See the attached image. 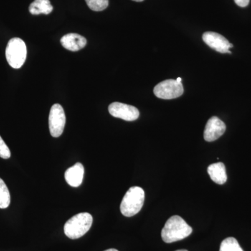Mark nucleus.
Instances as JSON below:
<instances>
[{
	"label": "nucleus",
	"mask_w": 251,
	"mask_h": 251,
	"mask_svg": "<svg viewBox=\"0 0 251 251\" xmlns=\"http://www.w3.org/2000/svg\"><path fill=\"white\" fill-rule=\"evenodd\" d=\"M84 173L85 169L82 163H75L74 166L71 167L66 171V181L72 187H78L83 181Z\"/></svg>",
	"instance_id": "nucleus-11"
},
{
	"label": "nucleus",
	"mask_w": 251,
	"mask_h": 251,
	"mask_svg": "<svg viewBox=\"0 0 251 251\" xmlns=\"http://www.w3.org/2000/svg\"><path fill=\"white\" fill-rule=\"evenodd\" d=\"M176 80L177 81V82H181V77H177V79H176Z\"/></svg>",
	"instance_id": "nucleus-20"
},
{
	"label": "nucleus",
	"mask_w": 251,
	"mask_h": 251,
	"mask_svg": "<svg viewBox=\"0 0 251 251\" xmlns=\"http://www.w3.org/2000/svg\"><path fill=\"white\" fill-rule=\"evenodd\" d=\"M193 229L182 218L173 216L167 221L162 229L161 237L163 242L171 244L182 240L192 233Z\"/></svg>",
	"instance_id": "nucleus-1"
},
{
	"label": "nucleus",
	"mask_w": 251,
	"mask_h": 251,
	"mask_svg": "<svg viewBox=\"0 0 251 251\" xmlns=\"http://www.w3.org/2000/svg\"><path fill=\"white\" fill-rule=\"evenodd\" d=\"M27 46L20 38H13L8 42L6 49V58L14 69L23 67L27 58Z\"/></svg>",
	"instance_id": "nucleus-4"
},
{
	"label": "nucleus",
	"mask_w": 251,
	"mask_h": 251,
	"mask_svg": "<svg viewBox=\"0 0 251 251\" xmlns=\"http://www.w3.org/2000/svg\"><path fill=\"white\" fill-rule=\"evenodd\" d=\"M202 39L206 45L215 50L217 52L221 53H232L229 49L233 48V45L229 44V41L224 36L218 33L206 31L203 34Z\"/></svg>",
	"instance_id": "nucleus-8"
},
{
	"label": "nucleus",
	"mask_w": 251,
	"mask_h": 251,
	"mask_svg": "<svg viewBox=\"0 0 251 251\" xmlns=\"http://www.w3.org/2000/svg\"><path fill=\"white\" fill-rule=\"evenodd\" d=\"M145 191L139 186H133L128 190L122 199L120 211L126 217H131L138 214L145 202Z\"/></svg>",
	"instance_id": "nucleus-3"
},
{
	"label": "nucleus",
	"mask_w": 251,
	"mask_h": 251,
	"mask_svg": "<svg viewBox=\"0 0 251 251\" xmlns=\"http://www.w3.org/2000/svg\"><path fill=\"white\" fill-rule=\"evenodd\" d=\"M11 203L9 188L4 181L0 178V209H6Z\"/></svg>",
	"instance_id": "nucleus-14"
},
{
	"label": "nucleus",
	"mask_w": 251,
	"mask_h": 251,
	"mask_svg": "<svg viewBox=\"0 0 251 251\" xmlns=\"http://www.w3.org/2000/svg\"><path fill=\"white\" fill-rule=\"evenodd\" d=\"M226 126L217 117H212L208 120L204 132V138L206 141L213 142L219 139L224 134Z\"/></svg>",
	"instance_id": "nucleus-9"
},
{
	"label": "nucleus",
	"mask_w": 251,
	"mask_h": 251,
	"mask_svg": "<svg viewBox=\"0 0 251 251\" xmlns=\"http://www.w3.org/2000/svg\"><path fill=\"white\" fill-rule=\"evenodd\" d=\"M207 172L211 179L216 184L222 185L227 181L226 166L221 162L210 165L208 167Z\"/></svg>",
	"instance_id": "nucleus-12"
},
{
	"label": "nucleus",
	"mask_w": 251,
	"mask_h": 251,
	"mask_svg": "<svg viewBox=\"0 0 251 251\" xmlns=\"http://www.w3.org/2000/svg\"><path fill=\"white\" fill-rule=\"evenodd\" d=\"M236 4L241 7H246L250 2V0H234Z\"/></svg>",
	"instance_id": "nucleus-18"
},
{
	"label": "nucleus",
	"mask_w": 251,
	"mask_h": 251,
	"mask_svg": "<svg viewBox=\"0 0 251 251\" xmlns=\"http://www.w3.org/2000/svg\"><path fill=\"white\" fill-rule=\"evenodd\" d=\"M53 10L50 0H34L29 7V11L32 15H48Z\"/></svg>",
	"instance_id": "nucleus-13"
},
{
	"label": "nucleus",
	"mask_w": 251,
	"mask_h": 251,
	"mask_svg": "<svg viewBox=\"0 0 251 251\" xmlns=\"http://www.w3.org/2000/svg\"><path fill=\"white\" fill-rule=\"evenodd\" d=\"M61 44L64 49L76 52L85 47L87 40L85 37L75 33L66 34L61 39Z\"/></svg>",
	"instance_id": "nucleus-10"
},
{
	"label": "nucleus",
	"mask_w": 251,
	"mask_h": 251,
	"mask_svg": "<svg viewBox=\"0 0 251 251\" xmlns=\"http://www.w3.org/2000/svg\"><path fill=\"white\" fill-rule=\"evenodd\" d=\"M66 125V115L62 105L54 104L49 115V129L54 138L62 135Z\"/></svg>",
	"instance_id": "nucleus-6"
},
{
	"label": "nucleus",
	"mask_w": 251,
	"mask_h": 251,
	"mask_svg": "<svg viewBox=\"0 0 251 251\" xmlns=\"http://www.w3.org/2000/svg\"><path fill=\"white\" fill-rule=\"evenodd\" d=\"M219 251H244L239 245L237 239L234 237H228L221 243Z\"/></svg>",
	"instance_id": "nucleus-15"
},
{
	"label": "nucleus",
	"mask_w": 251,
	"mask_h": 251,
	"mask_svg": "<svg viewBox=\"0 0 251 251\" xmlns=\"http://www.w3.org/2000/svg\"><path fill=\"white\" fill-rule=\"evenodd\" d=\"M133 1H138V2H140V1H143L144 0H133Z\"/></svg>",
	"instance_id": "nucleus-21"
},
{
	"label": "nucleus",
	"mask_w": 251,
	"mask_h": 251,
	"mask_svg": "<svg viewBox=\"0 0 251 251\" xmlns=\"http://www.w3.org/2000/svg\"><path fill=\"white\" fill-rule=\"evenodd\" d=\"M176 251H188L187 250H184V249H182V250H178Z\"/></svg>",
	"instance_id": "nucleus-22"
},
{
	"label": "nucleus",
	"mask_w": 251,
	"mask_h": 251,
	"mask_svg": "<svg viewBox=\"0 0 251 251\" xmlns=\"http://www.w3.org/2000/svg\"><path fill=\"white\" fill-rule=\"evenodd\" d=\"M87 6L94 11H102L108 6V0H85Z\"/></svg>",
	"instance_id": "nucleus-16"
},
{
	"label": "nucleus",
	"mask_w": 251,
	"mask_h": 251,
	"mask_svg": "<svg viewBox=\"0 0 251 251\" xmlns=\"http://www.w3.org/2000/svg\"><path fill=\"white\" fill-rule=\"evenodd\" d=\"M110 115L116 118H120L125 121H135L140 116L138 108L127 104L114 102L108 107Z\"/></svg>",
	"instance_id": "nucleus-7"
},
{
	"label": "nucleus",
	"mask_w": 251,
	"mask_h": 251,
	"mask_svg": "<svg viewBox=\"0 0 251 251\" xmlns=\"http://www.w3.org/2000/svg\"><path fill=\"white\" fill-rule=\"evenodd\" d=\"M93 218L89 213L77 214L71 218L64 225V233L69 239H79L90 230Z\"/></svg>",
	"instance_id": "nucleus-2"
},
{
	"label": "nucleus",
	"mask_w": 251,
	"mask_h": 251,
	"mask_svg": "<svg viewBox=\"0 0 251 251\" xmlns=\"http://www.w3.org/2000/svg\"><path fill=\"white\" fill-rule=\"evenodd\" d=\"M153 93L159 99H176L184 93V87L181 82L170 79L158 83L153 89Z\"/></svg>",
	"instance_id": "nucleus-5"
},
{
	"label": "nucleus",
	"mask_w": 251,
	"mask_h": 251,
	"mask_svg": "<svg viewBox=\"0 0 251 251\" xmlns=\"http://www.w3.org/2000/svg\"><path fill=\"white\" fill-rule=\"evenodd\" d=\"M0 157L4 159H8L11 157V151L4 140L0 136Z\"/></svg>",
	"instance_id": "nucleus-17"
},
{
	"label": "nucleus",
	"mask_w": 251,
	"mask_h": 251,
	"mask_svg": "<svg viewBox=\"0 0 251 251\" xmlns=\"http://www.w3.org/2000/svg\"><path fill=\"white\" fill-rule=\"evenodd\" d=\"M104 251H117V249H108V250Z\"/></svg>",
	"instance_id": "nucleus-19"
}]
</instances>
